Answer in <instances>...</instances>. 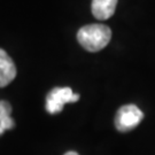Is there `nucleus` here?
Wrapping results in <instances>:
<instances>
[{"instance_id": "nucleus-1", "label": "nucleus", "mask_w": 155, "mask_h": 155, "mask_svg": "<svg viewBox=\"0 0 155 155\" xmlns=\"http://www.w3.org/2000/svg\"><path fill=\"white\" fill-rule=\"evenodd\" d=\"M111 38V30L105 24H89L77 32L78 43L89 52H99L108 45Z\"/></svg>"}, {"instance_id": "nucleus-2", "label": "nucleus", "mask_w": 155, "mask_h": 155, "mask_svg": "<svg viewBox=\"0 0 155 155\" xmlns=\"http://www.w3.org/2000/svg\"><path fill=\"white\" fill-rule=\"evenodd\" d=\"M144 118V113L136 105L122 106L115 116V127L120 132H127L132 130L141 122Z\"/></svg>"}, {"instance_id": "nucleus-7", "label": "nucleus", "mask_w": 155, "mask_h": 155, "mask_svg": "<svg viewBox=\"0 0 155 155\" xmlns=\"http://www.w3.org/2000/svg\"><path fill=\"white\" fill-rule=\"evenodd\" d=\"M64 155H79V154H78V153H76V152H74V150H70V152L66 153Z\"/></svg>"}, {"instance_id": "nucleus-3", "label": "nucleus", "mask_w": 155, "mask_h": 155, "mask_svg": "<svg viewBox=\"0 0 155 155\" xmlns=\"http://www.w3.org/2000/svg\"><path fill=\"white\" fill-rule=\"evenodd\" d=\"M79 99V94L74 93L70 87H55L46 97V110L50 114L60 113L68 102H75Z\"/></svg>"}, {"instance_id": "nucleus-5", "label": "nucleus", "mask_w": 155, "mask_h": 155, "mask_svg": "<svg viewBox=\"0 0 155 155\" xmlns=\"http://www.w3.org/2000/svg\"><path fill=\"white\" fill-rule=\"evenodd\" d=\"M117 0H92V13L98 20H107L114 15Z\"/></svg>"}, {"instance_id": "nucleus-6", "label": "nucleus", "mask_w": 155, "mask_h": 155, "mask_svg": "<svg viewBox=\"0 0 155 155\" xmlns=\"http://www.w3.org/2000/svg\"><path fill=\"white\" fill-rule=\"evenodd\" d=\"M12 106L8 101L0 100V136L6 130H9L15 127V122L11 116Z\"/></svg>"}, {"instance_id": "nucleus-4", "label": "nucleus", "mask_w": 155, "mask_h": 155, "mask_svg": "<svg viewBox=\"0 0 155 155\" xmlns=\"http://www.w3.org/2000/svg\"><path fill=\"white\" fill-rule=\"evenodd\" d=\"M16 76V67L7 52L0 48V87H5L14 81Z\"/></svg>"}]
</instances>
